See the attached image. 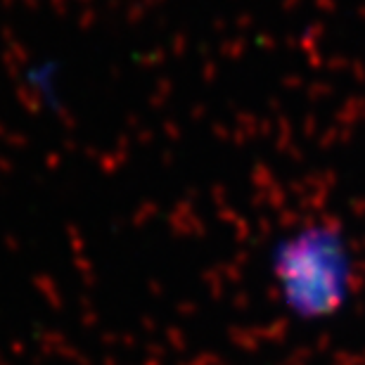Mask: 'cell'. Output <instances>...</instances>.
Instances as JSON below:
<instances>
[{
	"label": "cell",
	"mask_w": 365,
	"mask_h": 365,
	"mask_svg": "<svg viewBox=\"0 0 365 365\" xmlns=\"http://www.w3.org/2000/svg\"><path fill=\"white\" fill-rule=\"evenodd\" d=\"M277 273L294 309L325 313L339 304L349 271L337 237L325 230H309L282 247Z\"/></svg>",
	"instance_id": "1"
}]
</instances>
